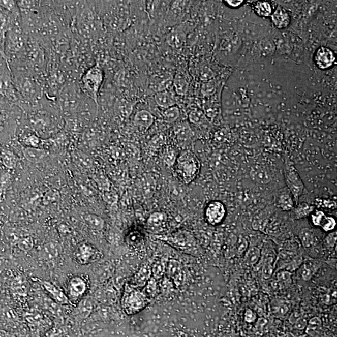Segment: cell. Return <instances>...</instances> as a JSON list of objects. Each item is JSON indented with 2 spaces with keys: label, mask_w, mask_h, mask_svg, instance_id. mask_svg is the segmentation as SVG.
<instances>
[{
  "label": "cell",
  "mask_w": 337,
  "mask_h": 337,
  "mask_svg": "<svg viewBox=\"0 0 337 337\" xmlns=\"http://www.w3.org/2000/svg\"><path fill=\"white\" fill-rule=\"evenodd\" d=\"M226 213V208L223 202L216 200L207 204L205 209V218L212 226H218L224 221Z\"/></svg>",
  "instance_id": "ba28073f"
},
{
  "label": "cell",
  "mask_w": 337,
  "mask_h": 337,
  "mask_svg": "<svg viewBox=\"0 0 337 337\" xmlns=\"http://www.w3.org/2000/svg\"><path fill=\"white\" fill-rule=\"evenodd\" d=\"M289 311V305L286 303H282L277 308L275 312L280 314L279 315H286Z\"/></svg>",
  "instance_id": "74e56055"
},
{
  "label": "cell",
  "mask_w": 337,
  "mask_h": 337,
  "mask_svg": "<svg viewBox=\"0 0 337 337\" xmlns=\"http://www.w3.org/2000/svg\"><path fill=\"white\" fill-rule=\"evenodd\" d=\"M167 216L165 213L155 212L150 215L147 221L148 229L152 232H160L165 227Z\"/></svg>",
  "instance_id": "7c38bea8"
},
{
  "label": "cell",
  "mask_w": 337,
  "mask_h": 337,
  "mask_svg": "<svg viewBox=\"0 0 337 337\" xmlns=\"http://www.w3.org/2000/svg\"><path fill=\"white\" fill-rule=\"evenodd\" d=\"M150 300L143 289L134 286L129 282L123 292L121 305L126 314L134 315L146 308Z\"/></svg>",
  "instance_id": "7a4b0ae2"
},
{
  "label": "cell",
  "mask_w": 337,
  "mask_h": 337,
  "mask_svg": "<svg viewBox=\"0 0 337 337\" xmlns=\"http://www.w3.org/2000/svg\"><path fill=\"white\" fill-rule=\"evenodd\" d=\"M322 322L319 318L314 317L310 320L309 323V328L312 330H316L321 327Z\"/></svg>",
  "instance_id": "e575fe53"
},
{
  "label": "cell",
  "mask_w": 337,
  "mask_h": 337,
  "mask_svg": "<svg viewBox=\"0 0 337 337\" xmlns=\"http://www.w3.org/2000/svg\"><path fill=\"white\" fill-rule=\"evenodd\" d=\"M273 21L279 28H284L289 25L290 18L286 10L279 7L273 15Z\"/></svg>",
  "instance_id": "ffe728a7"
},
{
  "label": "cell",
  "mask_w": 337,
  "mask_h": 337,
  "mask_svg": "<svg viewBox=\"0 0 337 337\" xmlns=\"http://www.w3.org/2000/svg\"><path fill=\"white\" fill-rule=\"evenodd\" d=\"M162 116H163V119L166 122L173 123L179 119L180 116L179 109L176 106L164 109L163 112H162Z\"/></svg>",
  "instance_id": "44dd1931"
},
{
  "label": "cell",
  "mask_w": 337,
  "mask_h": 337,
  "mask_svg": "<svg viewBox=\"0 0 337 337\" xmlns=\"http://www.w3.org/2000/svg\"><path fill=\"white\" fill-rule=\"evenodd\" d=\"M24 156L30 163H38L46 157V152L41 148L27 147L24 149Z\"/></svg>",
  "instance_id": "9a60e30c"
},
{
  "label": "cell",
  "mask_w": 337,
  "mask_h": 337,
  "mask_svg": "<svg viewBox=\"0 0 337 337\" xmlns=\"http://www.w3.org/2000/svg\"><path fill=\"white\" fill-rule=\"evenodd\" d=\"M260 257V250L257 247H251L247 252L245 257L244 262L248 265H254L259 261Z\"/></svg>",
  "instance_id": "7402d4cb"
},
{
  "label": "cell",
  "mask_w": 337,
  "mask_h": 337,
  "mask_svg": "<svg viewBox=\"0 0 337 337\" xmlns=\"http://www.w3.org/2000/svg\"><path fill=\"white\" fill-rule=\"evenodd\" d=\"M301 275H302L303 280L307 281L311 280L312 276L311 268L307 266L306 265H304L302 268V270H301Z\"/></svg>",
  "instance_id": "d590c367"
},
{
  "label": "cell",
  "mask_w": 337,
  "mask_h": 337,
  "mask_svg": "<svg viewBox=\"0 0 337 337\" xmlns=\"http://www.w3.org/2000/svg\"><path fill=\"white\" fill-rule=\"evenodd\" d=\"M150 275V270L147 267H143L138 271L133 279L130 283L133 286L142 288L149 282Z\"/></svg>",
  "instance_id": "e0dca14e"
},
{
  "label": "cell",
  "mask_w": 337,
  "mask_h": 337,
  "mask_svg": "<svg viewBox=\"0 0 337 337\" xmlns=\"http://www.w3.org/2000/svg\"><path fill=\"white\" fill-rule=\"evenodd\" d=\"M33 246H34V240L29 237L23 238L19 242V246L24 251H29L33 248Z\"/></svg>",
  "instance_id": "1f68e13d"
},
{
  "label": "cell",
  "mask_w": 337,
  "mask_h": 337,
  "mask_svg": "<svg viewBox=\"0 0 337 337\" xmlns=\"http://www.w3.org/2000/svg\"><path fill=\"white\" fill-rule=\"evenodd\" d=\"M26 142L27 145H28V146L27 147L40 148L41 144H42V143H41V142H42L41 139L35 135L28 136L26 139Z\"/></svg>",
  "instance_id": "d6a6232c"
},
{
  "label": "cell",
  "mask_w": 337,
  "mask_h": 337,
  "mask_svg": "<svg viewBox=\"0 0 337 337\" xmlns=\"http://www.w3.org/2000/svg\"><path fill=\"white\" fill-rule=\"evenodd\" d=\"M257 12L261 16H268L272 12L271 7L267 2H260L256 6Z\"/></svg>",
  "instance_id": "83f0119b"
},
{
  "label": "cell",
  "mask_w": 337,
  "mask_h": 337,
  "mask_svg": "<svg viewBox=\"0 0 337 337\" xmlns=\"http://www.w3.org/2000/svg\"><path fill=\"white\" fill-rule=\"evenodd\" d=\"M133 121L137 127L147 130L154 123L155 117L149 111L141 110L136 112Z\"/></svg>",
  "instance_id": "5bb4252c"
},
{
  "label": "cell",
  "mask_w": 337,
  "mask_h": 337,
  "mask_svg": "<svg viewBox=\"0 0 337 337\" xmlns=\"http://www.w3.org/2000/svg\"><path fill=\"white\" fill-rule=\"evenodd\" d=\"M308 325V323L305 319H298L296 320L295 326L296 327L298 328V329L302 330L303 328L306 327V326Z\"/></svg>",
  "instance_id": "f35d334b"
},
{
  "label": "cell",
  "mask_w": 337,
  "mask_h": 337,
  "mask_svg": "<svg viewBox=\"0 0 337 337\" xmlns=\"http://www.w3.org/2000/svg\"><path fill=\"white\" fill-rule=\"evenodd\" d=\"M314 210V206L303 202L302 204H298L297 209H296L295 212L297 213L298 217L302 218L308 216L310 213L313 212Z\"/></svg>",
  "instance_id": "4316f807"
},
{
  "label": "cell",
  "mask_w": 337,
  "mask_h": 337,
  "mask_svg": "<svg viewBox=\"0 0 337 337\" xmlns=\"http://www.w3.org/2000/svg\"><path fill=\"white\" fill-rule=\"evenodd\" d=\"M336 232L331 233L326 238L325 243L328 247H334L336 245Z\"/></svg>",
  "instance_id": "8d00e7d4"
},
{
  "label": "cell",
  "mask_w": 337,
  "mask_h": 337,
  "mask_svg": "<svg viewBox=\"0 0 337 337\" xmlns=\"http://www.w3.org/2000/svg\"><path fill=\"white\" fill-rule=\"evenodd\" d=\"M276 204L284 211H289L294 209L296 203L294 197L287 189L279 192L275 198Z\"/></svg>",
  "instance_id": "8fae6325"
},
{
  "label": "cell",
  "mask_w": 337,
  "mask_h": 337,
  "mask_svg": "<svg viewBox=\"0 0 337 337\" xmlns=\"http://www.w3.org/2000/svg\"><path fill=\"white\" fill-rule=\"evenodd\" d=\"M284 176L287 188L294 197L296 204H297L305 191V185L297 169L292 163L286 164L284 168Z\"/></svg>",
  "instance_id": "8992f818"
},
{
  "label": "cell",
  "mask_w": 337,
  "mask_h": 337,
  "mask_svg": "<svg viewBox=\"0 0 337 337\" xmlns=\"http://www.w3.org/2000/svg\"><path fill=\"white\" fill-rule=\"evenodd\" d=\"M0 7L4 8L8 12L12 13L16 17L21 18V12L17 2L15 1H0Z\"/></svg>",
  "instance_id": "cb8c5ba5"
},
{
  "label": "cell",
  "mask_w": 337,
  "mask_h": 337,
  "mask_svg": "<svg viewBox=\"0 0 337 337\" xmlns=\"http://www.w3.org/2000/svg\"><path fill=\"white\" fill-rule=\"evenodd\" d=\"M89 290L88 278L83 274H78L68 279L65 294L71 305L76 306L83 299Z\"/></svg>",
  "instance_id": "5b68a950"
},
{
  "label": "cell",
  "mask_w": 337,
  "mask_h": 337,
  "mask_svg": "<svg viewBox=\"0 0 337 337\" xmlns=\"http://www.w3.org/2000/svg\"><path fill=\"white\" fill-rule=\"evenodd\" d=\"M274 271L273 259L272 257H266L262 266V276L265 279H268L272 275Z\"/></svg>",
  "instance_id": "d4e9b609"
},
{
  "label": "cell",
  "mask_w": 337,
  "mask_h": 337,
  "mask_svg": "<svg viewBox=\"0 0 337 337\" xmlns=\"http://www.w3.org/2000/svg\"><path fill=\"white\" fill-rule=\"evenodd\" d=\"M42 285L44 289L48 293L49 297L54 302L60 304V305H71L67 294L58 287L49 281H43L42 282Z\"/></svg>",
  "instance_id": "30bf717a"
},
{
  "label": "cell",
  "mask_w": 337,
  "mask_h": 337,
  "mask_svg": "<svg viewBox=\"0 0 337 337\" xmlns=\"http://www.w3.org/2000/svg\"><path fill=\"white\" fill-rule=\"evenodd\" d=\"M103 72L98 65L90 68L81 78V89L87 97L98 104L99 91L103 82Z\"/></svg>",
  "instance_id": "277c9868"
},
{
  "label": "cell",
  "mask_w": 337,
  "mask_h": 337,
  "mask_svg": "<svg viewBox=\"0 0 337 337\" xmlns=\"http://www.w3.org/2000/svg\"><path fill=\"white\" fill-rule=\"evenodd\" d=\"M0 97L7 103L18 104L22 99L13 81L12 71L7 60L0 58Z\"/></svg>",
  "instance_id": "3957f363"
},
{
  "label": "cell",
  "mask_w": 337,
  "mask_h": 337,
  "mask_svg": "<svg viewBox=\"0 0 337 337\" xmlns=\"http://www.w3.org/2000/svg\"><path fill=\"white\" fill-rule=\"evenodd\" d=\"M73 256L78 264L87 265L100 260L103 257V254L91 243H83L78 247Z\"/></svg>",
  "instance_id": "52a82bcc"
},
{
  "label": "cell",
  "mask_w": 337,
  "mask_h": 337,
  "mask_svg": "<svg viewBox=\"0 0 337 337\" xmlns=\"http://www.w3.org/2000/svg\"><path fill=\"white\" fill-rule=\"evenodd\" d=\"M291 281V273L288 271H281L278 275V282L279 285L282 286H287L290 284Z\"/></svg>",
  "instance_id": "f1b7e54d"
},
{
  "label": "cell",
  "mask_w": 337,
  "mask_h": 337,
  "mask_svg": "<svg viewBox=\"0 0 337 337\" xmlns=\"http://www.w3.org/2000/svg\"><path fill=\"white\" fill-rule=\"evenodd\" d=\"M335 61L333 52L327 48H321L318 50L316 55V62L318 67L322 69H327L332 65Z\"/></svg>",
  "instance_id": "4fadbf2b"
},
{
  "label": "cell",
  "mask_w": 337,
  "mask_h": 337,
  "mask_svg": "<svg viewBox=\"0 0 337 337\" xmlns=\"http://www.w3.org/2000/svg\"><path fill=\"white\" fill-rule=\"evenodd\" d=\"M244 319L248 323H253L257 319L256 314L251 309H247L244 314Z\"/></svg>",
  "instance_id": "836d02e7"
},
{
  "label": "cell",
  "mask_w": 337,
  "mask_h": 337,
  "mask_svg": "<svg viewBox=\"0 0 337 337\" xmlns=\"http://www.w3.org/2000/svg\"><path fill=\"white\" fill-rule=\"evenodd\" d=\"M85 223L90 229L94 231H102L105 227V220L100 216L94 215V213H87L84 217Z\"/></svg>",
  "instance_id": "ac0fdd59"
},
{
  "label": "cell",
  "mask_w": 337,
  "mask_h": 337,
  "mask_svg": "<svg viewBox=\"0 0 337 337\" xmlns=\"http://www.w3.org/2000/svg\"><path fill=\"white\" fill-rule=\"evenodd\" d=\"M227 3H228L229 5H231V7H237L239 6V5L241 4V3H242V1H227Z\"/></svg>",
  "instance_id": "ab89813d"
},
{
  "label": "cell",
  "mask_w": 337,
  "mask_h": 337,
  "mask_svg": "<svg viewBox=\"0 0 337 337\" xmlns=\"http://www.w3.org/2000/svg\"><path fill=\"white\" fill-rule=\"evenodd\" d=\"M144 234L138 229H132L128 232L125 240L127 244L136 248L141 246L144 242Z\"/></svg>",
  "instance_id": "d6986e66"
},
{
  "label": "cell",
  "mask_w": 337,
  "mask_h": 337,
  "mask_svg": "<svg viewBox=\"0 0 337 337\" xmlns=\"http://www.w3.org/2000/svg\"><path fill=\"white\" fill-rule=\"evenodd\" d=\"M174 84L178 94L181 95L185 94L188 89V83L185 78L179 75L177 76L175 78Z\"/></svg>",
  "instance_id": "484cf974"
},
{
  "label": "cell",
  "mask_w": 337,
  "mask_h": 337,
  "mask_svg": "<svg viewBox=\"0 0 337 337\" xmlns=\"http://www.w3.org/2000/svg\"><path fill=\"white\" fill-rule=\"evenodd\" d=\"M59 193L56 191H49L44 196L43 203L45 204L53 203L59 199Z\"/></svg>",
  "instance_id": "f546056e"
},
{
  "label": "cell",
  "mask_w": 337,
  "mask_h": 337,
  "mask_svg": "<svg viewBox=\"0 0 337 337\" xmlns=\"http://www.w3.org/2000/svg\"><path fill=\"white\" fill-rule=\"evenodd\" d=\"M302 257H295L291 261L287 263V264H286V267H284V268L286 271H288V272H290V271L296 270L297 268L299 267L301 264H302Z\"/></svg>",
  "instance_id": "4dcf8cb0"
},
{
  "label": "cell",
  "mask_w": 337,
  "mask_h": 337,
  "mask_svg": "<svg viewBox=\"0 0 337 337\" xmlns=\"http://www.w3.org/2000/svg\"><path fill=\"white\" fill-rule=\"evenodd\" d=\"M156 104L161 108L167 109L174 106V98L171 93L167 91H160L156 93L155 95Z\"/></svg>",
  "instance_id": "2e32d148"
},
{
  "label": "cell",
  "mask_w": 337,
  "mask_h": 337,
  "mask_svg": "<svg viewBox=\"0 0 337 337\" xmlns=\"http://www.w3.org/2000/svg\"><path fill=\"white\" fill-rule=\"evenodd\" d=\"M300 239L304 248H309L313 246L316 241L314 233L308 229H304L300 233Z\"/></svg>",
  "instance_id": "603a6c76"
},
{
  "label": "cell",
  "mask_w": 337,
  "mask_h": 337,
  "mask_svg": "<svg viewBox=\"0 0 337 337\" xmlns=\"http://www.w3.org/2000/svg\"><path fill=\"white\" fill-rule=\"evenodd\" d=\"M174 168L175 174L180 181L189 185L199 176L201 163L194 153L185 150L178 156Z\"/></svg>",
  "instance_id": "6da1fadb"
},
{
  "label": "cell",
  "mask_w": 337,
  "mask_h": 337,
  "mask_svg": "<svg viewBox=\"0 0 337 337\" xmlns=\"http://www.w3.org/2000/svg\"><path fill=\"white\" fill-rule=\"evenodd\" d=\"M311 221L315 226L321 227L325 232L332 231L336 227L335 219L322 210H314L311 213Z\"/></svg>",
  "instance_id": "9c48e42d"
}]
</instances>
